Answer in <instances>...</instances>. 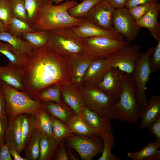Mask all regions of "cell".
Here are the masks:
<instances>
[{"label": "cell", "instance_id": "obj_15", "mask_svg": "<svg viewBox=\"0 0 160 160\" xmlns=\"http://www.w3.org/2000/svg\"><path fill=\"white\" fill-rule=\"evenodd\" d=\"M110 68L105 58L95 59L87 68L81 82L86 87H96Z\"/></svg>", "mask_w": 160, "mask_h": 160}, {"label": "cell", "instance_id": "obj_40", "mask_svg": "<svg viewBox=\"0 0 160 160\" xmlns=\"http://www.w3.org/2000/svg\"><path fill=\"white\" fill-rule=\"evenodd\" d=\"M156 4L148 2L130 7L127 9L129 14L137 22Z\"/></svg>", "mask_w": 160, "mask_h": 160}, {"label": "cell", "instance_id": "obj_10", "mask_svg": "<svg viewBox=\"0 0 160 160\" xmlns=\"http://www.w3.org/2000/svg\"><path fill=\"white\" fill-rule=\"evenodd\" d=\"M66 138L70 147L83 160H91L102 152L103 143L101 136L89 137L74 135Z\"/></svg>", "mask_w": 160, "mask_h": 160}, {"label": "cell", "instance_id": "obj_14", "mask_svg": "<svg viewBox=\"0 0 160 160\" xmlns=\"http://www.w3.org/2000/svg\"><path fill=\"white\" fill-rule=\"evenodd\" d=\"M71 29L76 35L84 39L101 36L115 39L124 38L114 28L110 30H105L85 20L81 25Z\"/></svg>", "mask_w": 160, "mask_h": 160}, {"label": "cell", "instance_id": "obj_51", "mask_svg": "<svg viewBox=\"0 0 160 160\" xmlns=\"http://www.w3.org/2000/svg\"><path fill=\"white\" fill-rule=\"evenodd\" d=\"M67 152L69 159L71 160H79L78 157L73 154L71 151L68 150L67 151Z\"/></svg>", "mask_w": 160, "mask_h": 160}, {"label": "cell", "instance_id": "obj_45", "mask_svg": "<svg viewBox=\"0 0 160 160\" xmlns=\"http://www.w3.org/2000/svg\"><path fill=\"white\" fill-rule=\"evenodd\" d=\"M8 119L7 115L0 117V145L5 141V135L8 126Z\"/></svg>", "mask_w": 160, "mask_h": 160}, {"label": "cell", "instance_id": "obj_3", "mask_svg": "<svg viewBox=\"0 0 160 160\" xmlns=\"http://www.w3.org/2000/svg\"><path fill=\"white\" fill-rule=\"evenodd\" d=\"M135 91V84L132 74L127 73L119 99L113 108V119L125 123H137L141 109L137 102Z\"/></svg>", "mask_w": 160, "mask_h": 160}, {"label": "cell", "instance_id": "obj_55", "mask_svg": "<svg viewBox=\"0 0 160 160\" xmlns=\"http://www.w3.org/2000/svg\"><path fill=\"white\" fill-rule=\"evenodd\" d=\"M2 82L0 80V85L1 84Z\"/></svg>", "mask_w": 160, "mask_h": 160}, {"label": "cell", "instance_id": "obj_34", "mask_svg": "<svg viewBox=\"0 0 160 160\" xmlns=\"http://www.w3.org/2000/svg\"><path fill=\"white\" fill-rule=\"evenodd\" d=\"M160 147V143L155 140L149 143L139 151L128 153L127 156L132 160H144L151 156L160 154L158 150Z\"/></svg>", "mask_w": 160, "mask_h": 160}, {"label": "cell", "instance_id": "obj_19", "mask_svg": "<svg viewBox=\"0 0 160 160\" xmlns=\"http://www.w3.org/2000/svg\"><path fill=\"white\" fill-rule=\"evenodd\" d=\"M22 114L13 119L8 120V126L5 135V141L9 148L15 145L19 153L23 151L21 143V124Z\"/></svg>", "mask_w": 160, "mask_h": 160}, {"label": "cell", "instance_id": "obj_18", "mask_svg": "<svg viewBox=\"0 0 160 160\" xmlns=\"http://www.w3.org/2000/svg\"><path fill=\"white\" fill-rule=\"evenodd\" d=\"M160 4H155L137 23L140 28H145L150 31L157 42L160 41V24L158 17Z\"/></svg>", "mask_w": 160, "mask_h": 160}, {"label": "cell", "instance_id": "obj_24", "mask_svg": "<svg viewBox=\"0 0 160 160\" xmlns=\"http://www.w3.org/2000/svg\"><path fill=\"white\" fill-rule=\"evenodd\" d=\"M68 125L75 135L92 137L101 136V132L89 126L81 118L75 114Z\"/></svg>", "mask_w": 160, "mask_h": 160}, {"label": "cell", "instance_id": "obj_23", "mask_svg": "<svg viewBox=\"0 0 160 160\" xmlns=\"http://www.w3.org/2000/svg\"><path fill=\"white\" fill-rule=\"evenodd\" d=\"M0 40L10 44L20 56L25 57L34 49L33 46L20 37L12 35L6 31L0 32Z\"/></svg>", "mask_w": 160, "mask_h": 160}, {"label": "cell", "instance_id": "obj_22", "mask_svg": "<svg viewBox=\"0 0 160 160\" xmlns=\"http://www.w3.org/2000/svg\"><path fill=\"white\" fill-rule=\"evenodd\" d=\"M44 109L49 115L55 116L68 125L75 114L70 107L63 102L58 103L53 102L42 103Z\"/></svg>", "mask_w": 160, "mask_h": 160}, {"label": "cell", "instance_id": "obj_52", "mask_svg": "<svg viewBox=\"0 0 160 160\" xmlns=\"http://www.w3.org/2000/svg\"><path fill=\"white\" fill-rule=\"evenodd\" d=\"M160 154L153 155L146 158L144 160H159Z\"/></svg>", "mask_w": 160, "mask_h": 160}, {"label": "cell", "instance_id": "obj_32", "mask_svg": "<svg viewBox=\"0 0 160 160\" xmlns=\"http://www.w3.org/2000/svg\"><path fill=\"white\" fill-rule=\"evenodd\" d=\"M24 40L32 45L34 48H39L46 45L48 42L49 31H35L26 32L21 35Z\"/></svg>", "mask_w": 160, "mask_h": 160}, {"label": "cell", "instance_id": "obj_27", "mask_svg": "<svg viewBox=\"0 0 160 160\" xmlns=\"http://www.w3.org/2000/svg\"><path fill=\"white\" fill-rule=\"evenodd\" d=\"M22 114L21 146L23 151L25 149L36 128L34 115L28 113Z\"/></svg>", "mask_w": 160, "mask_h": 160}, {"label": "cell", "instance_id": "obj_48", "mask_svg": "<svg viewBox=\"0 0 160 160\" xmlns=\"http://www.w3.org/2000/svg\"><path fill=\"white\" fill-rule=\"evenodd\" d=\"M7 115L5 100L2 89L0 85V117Z\"/></svg>", "mask_w": 160, "mask_h": 160}, {"label": "cell", "instance_id": "obj_49", "mask_svg": "<svg viewBox=\"0 0 160 160\" xmlns=\"http://www.w3.org/2000/svg\"><path fill=\"white\" fill-rule=\"evenodd\" d=\"M115 9L125 7L127 0H106Z\"/></svg>", "mask_w": 160, "mask_h": 160}, {"label": "cell", "instance_id": "obj_2", "mask_svg": "<svg viewBox=\"0 0 160 160\" xmlns=\"http://www.w3.org/2000/svg\"><path fill=\"white\" fill-rule=\"evenodd\" d=\"M78 4L73 0H67L54 5L49 0H44L35 19L30 25L35 31H46L78 26L85 19L74 18L68 12V9Z\"/></svg>", "mask_w": 160, "mask_h": 160}, {"label": "cell", "instance_id": "obj_57", "mask_svg": "<svg viewBox=\"0 0 160 160\" xmlns=\"http://www.w3.org/2000/svg\"></svg>", "mask_w": 160, "mask_h": 160}, {"label": "cell", "instance_id": "obj_46", "mask_svg": "<svg viewBox=\"0 0 160 160\" xmlns=\"http://www.w3.org/2000/svg\"><path fill=\"white\" fill-rule=\"evenodd\" d=\"M0 145V160H12L9 147L4 143Z\"/></svg>", "mask_w": 160, "mask_h": 160}, {"label": "cell", "instance_id": "obj_9", "mask_svg": "<svg viewBox=\"0 0 160 160\" xmlns=\"http://www.w3.org/2000/svg\"><path fill=\"white\" fill-rule=\"evenodd\" d=\"M140 46L127 44L105 58L110 67L119 68L128 74H132L136 64L142 54Z\"/></svg>", "mask_w": 160, "mask_h": 160}, {"label": "cell", "instance_id": "obj_12", "mask_svg": "<svg viewBox=\"0 0 160 160\" xmlns=\"http://www.w3.org/2000/svg\"><path fill=\"white\" fill-rule=\"evenodd\" d=\"M116 9L106 0L96 4L83 18L105 30L113 28V17Z\"/></svg>", "mask_w": 160, "mask_h": 160}, {"label": "cell", "instance_id": "obj_37", "mask_svg": "<svg viewBox=\"0 0 160 160\" xmlns=\"http://www.w3.org/2000/svg\"><path fill=\"white\" fill-rule=\"evenodd\" d=\"M0 53L3 54L12 64L21 67L25 57L19 56L8 43L0 40Z\"/></svg>", "mask_w": 160, "mask_h": 160}, {"label": "cell", "instance_id": "obj_41", "mask_svg": "<svg viewBox=\"0 0 160 160\" xmlns=\"http://www.w3.org/2000/svg\"><path fill=\"white\" fill-rule=\"evenodd\" d=\"M13 17L11 0H0V20L3 23L6 29Z\"/></svg>", "mask_w": 160, "mask_h": 160}, {"label": "cell", "instance_id": "obj_56", "mask_svg": "<svg viewBox=\"0 0 160 160\" xmlns=\"http://www.w3.org/2000/svg\"></svg>", "mask_w": 160, "mask_h": 160}, {"label": "cell", "instance_id": "obj_1", "mask_svg": "<svg viewBox=\"0 0 160 160\" xmlns=\"http://www.w3.org/2000/svg\"><path fill=\"white\" fill-rule=\"evenodd\" d=\"M73 60L56 53L47 46L33 49L25 57L21 68V91L34 99L50 85L71 84Z\"/></svg>", "mask_w": 160, "mask_h": 160}, {"label": "cell", "instance_id": "obj_20", "mask_svg": "<svg viewBox=\"0 0 160 160\" xmlns=\"http://www.w3.org/2000/svg\"><path fill=\"white\" fill-rule=\"evenodd\" d=\"M0 80L21 91L23 75L21 67L12 64L9 61L7 66H0Z\"/></svg>", "mask_w": 160, "mask_h": 160}, {"label": "cell", "instance_id": "obj_38", "mask_svg": "<svg viewBox=\"0 0 160 160\" xmlns=\"http://www.w3.org/2000/svg\"><path fill=\"white\" fill-rule=\"evenodd\" d=\"M13 17L29 23L23 0H11Z\"/></svg>", "mask_w": 160, "mask_h": 160}, {"label": "cell", "instance_id": "obj_42", "mask_svg": "<svg viewBox=\"0 0 160 160\" xmlns=\"http://www.w3.org/2000/svg\"><path fill=\"white\" fill-rule=\"evenodd\" d=\"M149 64L152 73L160 70V41L157 42L149 59Z\"/></svg>", "mask_w": 160, "mask_h": 160}, {"label": "cell", "instance_id": "obj_36", "mask_svg": "<svg viewBox=\"0 0 160 160\" xmlns=\"http://www.w3.org/2000/svg\"><path fill=\"white\" fill-rule=\"evenodd\" d=\"M35 31L28 23L14 17L6 30L12 35L20 37L25 32Z\"/></svg>", "mask_w": 160, "mask_h": 160}, {"label": "cell", "instance_id": "obj_29", "mask_svg": "<svg viewBox=\"0 0 160 160\" xmlns=\"http://www.w3.org/2000/svg\"><path fill=\"white\" fill-rule=\"evenodd\" d=\"M61 95L60 86L52 84L43 89L34 100L41 103L53 102L61 103L63 102L60 99Z\"/></svg>", "mask_w": 160, "mask_h": 160}, {"label": "cell", "instance_id": "obj_44", "mask_svg": "<svg viewBox=\"0 0 160 160\" xmlns=\"http://www.w3.org/2000/svg\"><path fill=\"white\" fill-rule=\"evenodd\" d=\"M147 127L148 130L155 136V140L160 143V116Z\"/></svg>", "mask_w": 160, "mask_h": 160}, {"label": "cell", "instance_id": "obj_26", "mask_svg": "<svg viewBox=\"0 0 160 160\" xmlns=\"http://www.w3.org/2000/svg\"><path fill=\"white\" fill-rule=\"evenodd\" d=\"M58 145L53 138L41 134L40 156L38 160H51L53 159Z\"/></svg>", "mask_w": 160, "mask_h": 160}, {"label": "cell", "instance_id": "obj_54", "mask_svg": "<svg viewBox=\"0 0 160 160\" xmlns=\"http://www.w3.org/2000/svg\"><path fill=\"white\" fill-rule=\"evenodd\" d=\"M52 3L54 2L55 5H57L60 4L62 1H67L68 0H49Z\"/></svg>", "mask_w": 160, "mask_h": 160}, {"label": "cell", "instance_id": "obj_17", "mask_svg": "<svg viewBox=\"0 0 160 160\" xmlns=\"http://www.w3.org/2000/svg\"><path fill=\"white\" fill-rule=\"evenodd\" d=\"M160 116V96L151 97L147 103L141 108V122L137 129L141 130L147 127Z\"/></svg>", "mask_w": 160, "mask_h": 160}, {"label": "cell", "instance_id": "obj_21", "mask_svg": "<svg viewBox=\"0 0 160 160\" xmlns=\"http://www.w3.org/2000/svg\"><path fill=\"white\" fill-rule=\"evenodd\" d=\"M81 118L89 126L101 132L111 131V120L103 117L91 110L85 105L82 107Z\"/></svg>", "mask_w": 160, "mask_h": 160}, {"label": "cell", "instance_id": "obj_25", "mask_svg": "<svg viewBox=\"0 0 160 160\" xmlns=\"http://www.w3.org/2000/svg\"><path fill=\"white\" fill-rule=\"evenodd\" d=\"M95 59L86 55L73 60V72L71 84L75 85L81 82L88 67Z\"/></svg>", "mask_w": 160, "mask_h": 160}, {"label": "cell", "instance_id": "obj_39", "mask_svg": "<svg viewBox=\"0 0 160 160\" xmlns=\"http://www.w3.org/2000/svg\"><path fill=\"white\" fill-rule=\"evenodd\" d=\"M44 0H24L25 8L30 25L35 19Z\"/></svg>", "mask_w": 160, "mask_h": 160}, {"label": "cell", "instance_id": "obj_16", "mask_svg": "<svg viewBox=\"0 0 160 160\" xmlns=\"http://www.w3.org/2000/svg\"><path fill=\"white\" fill-rule=\"evenodd\" d=\"M61 93L65 102L75 114L82 118V107L85 102L80 90L73 84L60 86Z\"/></svg>", "mask_w": 160, "mask_h": 160}, {"label": "cell", "instance_id": "obj_28", "mask_svg": "<svg viewBox=\"0 0 160 160\" xmlns=\"http://www.w3.org/2000/svg\"><path fill=\"white\" fill-rule=\"evenodd\" d=\"M50 116L52 124V137L58 145L63 139L75 135L67 124L55 116Z\"/></svg>", "mask_w": 160, "mask_h": 160}, {"label": "cell", "instance_id": "obj_6", "mask_svg": "<svg viewBox=\"0 0 160 160\" xmlns=\"http://www.w3.org/2000/svg\"><path fill=\"white\" fill-rule=\"evenodd\" d=\"M80 90L89 109L103 117L113 120V109L117 102L114 99L97 87H86Z\"/></svg>", "mask_w": 160, "mask_h": 160}, {"label": "cell", "instance_id": "obj_53", "mask_svg": "<svg viewBox=\"0 0 160 160\" xmlns=\"http://www.w3.org/2000/svg\"><path fill=\"white\" fill-rule=\"evenodd\" d=\"M6 28L3 23L0 20V32L6 31Z\"/></svg>", "mask_w": 160, "mask_h": 160}, {"label": "cell", "instance_id": "obj_47", "mask_svg": "<svg viewBox=\"0 0 160 160\" xmlns=\"http://www.w3.org/2000/svg\"><path fill=\"white\" fill-rule=\"evenodd\" d=\"M160 1V0H127L125 7L128 8L148 2L156 4L159 3Z\"/></svg>", "mask_w": 160, "mask_h": 160}, {"label": "cell", "instance_id": "obj_50", "mask_svg": "<svg viewBox=\"0 0 160 160\" xmlns=\"http://www.w3.org/2000/svg\"><path fill=\"white\" fill-rule=\"evenodd\" d=\"M11 156L13 157L14 160H26L25 158L22 157L16 150L15 145H13L9 148Z\"/></svg>", "mask_w": 160, "mask_h": 160}, {"label": "cell", "instance_id": "obj_35", "mask_svg": "<svg viewBox=\"0 0 160 160\" xmlns=\"http://www.w3.org/2000/svg\"><path fill=\"white\" fill-rule=\"evenodd\" d=\"M102 0H83L68 10V14L76 18H83L91 9L97 3Z\"/></svg>", "mask_w": 160, "mask_h": 160}, {"label": "cell", "instance_id": "obj_7", "mask_svg": "<svg viewBox=\"0 0 160 160\" xmlns=\"http://www.w3.org/2000/svg\"><path fill=\"white\" fill-rule=\"evenodd\" d=\"M154 49V47H150L142 54L137 61L132 74L136 85V99L140 109L148 101L145 94L146 85L152 73L149 59Z\"/></svg>", "mask_w": 160, "mask_h": 160}, {"label": "cell", "instance_id": "obj_4", "mask_svg": "<svg viewBox=\"0 0 160 160\" xmlns=\"http://www.w3.org/2000/svg\"><path fill=\"white\" fill-rule=\"evenodd\" d=\"M49 34L47 45L56 53L72 60L84 55V39L76 35L71 28L50 31Z\"/></svg>", "mask_w": 160, "mask_h": 160}, {"label": "cell", "instance_id": "obj_30", "mask_svg": "<svg viewBox=\"0 0 160 160\" xmlns=\"http://www.w3.org/2000/svg\"><path fill=\"white\" fill-rule=\"evenodd\" d=\"M36 129L41 134L52 137V127L50 115L44 109L34 115Z\"/></svg>", "mask_w": 160, "mask_h": 160}, {"label": "cell", "instance_id": "obj_8", "mask_svg": "<svg viewBox=\"0 0 160 160\" xmlns=\"http://www.w3.org/2000/svg\"><path fill=\"white\" fill-rule=\"evenodd\" d=\"M85 54L94 59L105 58L127 44L124 39H115L103 36L84 39Z\"/></svg>", "mask_w": 160, "mask_h": 160}, {"label": "cell", "instance_id": "obj_31", "mask_svg": "<svg viewBox=\"0 0 160 160\" xmlns=\"http://www.w3.org/2000/svg\"><path fill=\"white\" fill-rule=\"evenodd\" d=\"M41 134L36 129L33 132L24 150L26 160H38L40 156Z\"/></svg>", "mask_w": 160, "mask_h": 160}, {"label": "cell", "instance_id": "obj_43", "mask_svg": "<svg viewBox=\"0 0 160 160\" xmlns=\"http://www.w3.org/2000/svg\"><path fill=\"white\" fill-rule=\"evenodd\" d=\"M65 139H63L58 145L53 158L54 160H69L65 147Z\"/></svg>", "mask_w": 160, "mask_h": 160}, {"label": "cell", "instance_id": "obj_13", "mask_svg": "<svg viewBox=\"0 0 160 160\" xmlns=\"http://www.w3.org/2000/svg\"><path fill=\"white\" fill-rule=\"evenodd\" d=\"M126 74L118 68L111 67L96 87L117 102L121 93Z\"/></svg>", "mask_w": 160, "mask_h": 160}, {"label": "cell", "instance_id": "obj_33", "mask_svg": "<svg viewBox=\"0 0 160 160\" xmlns=\"http://www.w3.org/2000/svg\"><path fill=\"white\" fill-rule=\"evenodd\" d=\"M101 135L103 143V151L101 156L98 160H120V159L113 154L111 150L115 143L113 133L105 132L101 133Z\"/></svg>", "mask_w": 160, "mask_h": 160}, {"label": "cell", "instance_id": "obj_11", "mask_svg": "<svg viewBox=\"0 0 160 160\" xmlns=\"http://www.w3.org/2000/svg\"><path fill=\"white\" fill-rule=\"evenodd\" d=\"M113 25L119 33L125 38L126 42L128 44L136 39L140 30L137 22L125 7L116 9Z\"/></svg>", "mask_w": 160, "mask_h": 160}, {"label": "cell", "instance_id": "obj_5", "mask_svg": "<svg viewBox=\"0 0 160 160\" xmlns=\"http://www.w3.org/2000/svg\"><path fill=\"white\" fill-rule=\"evenodd\" d=\"M0 85L8 120L23 113L35 115L44 109L42 103L30 98L22 91L3 82Z\"/></svg>", "mask_w": 160, "mask_h": 160}]
</instances>
